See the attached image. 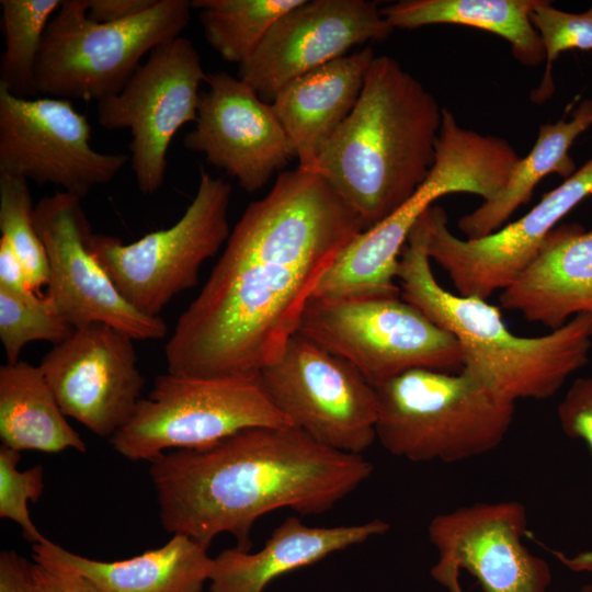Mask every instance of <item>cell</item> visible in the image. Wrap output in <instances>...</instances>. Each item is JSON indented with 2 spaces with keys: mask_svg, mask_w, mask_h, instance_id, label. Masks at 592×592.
<instances>
[{
  "mask_svg": "<svg viewBox=\"0 0 592 592\" xmlns=\"http://www.w3.org/2000/svg\"><path fill=\"white\" fill-rule=\"evenodd\" d=\"M34 207L25 178L0 173V231L21 259L32 289L48 283V261L34 223Z\"/></svg>",
  "mask_w": 592,
  "mask_h": 592,
  "instance_id": "30",
  "label": "cell"
},
{
  "mask_svg": "<svg viewBox=\"0 0 592 592\" xmlns=\"http://www.w3.org/2000/svg\"><path fill=\"white\" fill-rule=\"evenodd\" d=\"M592 125V100H583L571 118L562 117L554 124L539 126L531 151L514 166L503 189L479 207L458 220V228L467 239L493 234L508 224L523 204L530 202L536 185L548 174L567 179L576 172L569 150L573 141Z\"/></svg>",
  "mask_w": 592,
  "mask_h": 592,
  "instance_id": "24",
  "label": "cell"
},
{
  "mask_svg": "<svg viewBox=\"0 0 592 592\" xmlns=\"http://www.w3.org/2000/svg\"><path fill=\"white\" fill-rule=\"evenodd\" d=\"M206 75L193 43L179 36L156 47L118 93L98 102L102 127L130 132L132 169L143 194L162 186L168 148L183 125L196 122Z\"/></svg>",
  "mask_w": 592,
  "mask_h": 592,
  "instance_id": "12",
  "label": "cell"
},
{
  "mask_svg": "<svg viewBox=\"0 0 592 592\" xmlns=\"http://www.w3.org/2000/svg\"><path fill=\"white\" fill-rule=\"evenodd\" d=\"M376 439L411 462H460L496 449L514 419L515 402L466 371H408L375 387Z\"/></svg>",
  "mask_w": 592,
  "mask_h": 592,
  "instance_id": "5",
  "label": "cell"
},
{
  "mask_svg": "<svg viewBox=\"0 0 592 592\" xmlns=\"http://www.w3.org/2000/svg\"><path fill=\"white\" fill-rule=\"evenodd\" d=\"M259 374L276 409L316 442L362 455L377 440L375 387L350 362L299 333Z\"/></svg>",
  "mask_w": 592,
  "mask_h": 592,
  "instance_id": "11",
  "label": "cell"
},
{
  "mask_svg": "<svg viewBox=\"0 0 592 592\" xmlns=\"http://www.w3.org/2000/svg\"><path fill=\"white\" fill-rule=\"evenodd\" d=\"M87 14L99 23L121 22L137 16L156 5L158 0H87Z\"/></svg>",
  "mask_w": 592,
  "mask_h": 592,
  "instance_id": "36",
  "label": "cell"
},
{
  "mask_svg": "<svg viewBox=\"0 0 592 592\" xmlns=\"http://www.w3.org/2000/svg\"><path fill=\"white\" fill-rule=\"evenodd\" d=\"M230 196L227 181L201 170L195 196L170 228L130 243L92 232L88 248L134 308L159 317L177 295L197 284L203 263L227 242Z\"/></svg>",
  "mask_w": 592,
  "mask_h": 592,
  "instance_id": "10",
  "label": "cell"
},
{
  "mask_svg": "<svg viewBox=\"0 0 592 592\" xmlns=\"http://www.w3.org/2000/svg\"><path fill=\"white\" fill-rule=\"evenodd\" d=\"M60 0H1L4 50L0 60V87L32 99L37 93L36 66L49 18Z\"/></svg>",
  "mask_w": 592,
  "mask_h": 592,
  "instance_id": "28",
  "label": "cell"
},
{
  "mask_svg": "<svg viewBox=\"0 0 592 592\" xmlns=\"http://www.w3.org/2000/svg\"><path fill=\"white\" fill-rule=\"evenodd\" d=\"M392 31L376 2L305 0L275 22L237 77L271 103L294 79Z\"/></svg>",
  "mask_w": 592,
  "mask_h": 592,
  "instance_id": "18",
  "label": "cell"
},
{
  "mask_svg": "<svg viewBox=\"0 0 592 592\" xmlns=\"http://www.w3.org/2000/svg\"><path fill=\"white\" fill-rule=\"evenodd\" d=\"M205 82L208 90L201 92L195 126L183 145L254 193L296 158L293 144L271 103L241 79L218 71Z\"/></svg>",
  "mask_w": 592,
  "mask_h": 592,
  "instance_id": "19",
  "label": "cell"
},
{
  "mask_svg": "<svg viewBox=\"0 0 592 592\" xmlns=\"http://www.w3.org/2000/svg\"><path fill=\"white\" fill-rule=\"evenodd\" d=\"M526 508L517 501L474 503L435 515L428 537L437 551L432 578L449 590L459 570L476 578L483 592H547L548 563L524 545Z\"/></svg>",
  "mask_w": 592,
  "mask_h": 592,
  "instance_id": "15",
  "label": "cell"
},
{
  "mask_svg": "<svg viewBox=\"0 0 592 592\" xmlns=\"http://www.w3.org/2000/svg\"><path fill=\"white\" fill-rule=\"evenodd\" d=\"M591 194L592 158L525 215L478 239L454 235L445 210L432 206L428 254L448 274L459 295L488 299L514 282L556 225Z\"/></svg>",
  "mask_w": 592,
  "mask_h": 592,
  "instance_id": "16",
  "label": "cell"
},
{
  "mask_svg": "<svg viewBox=\"0 0 592 592\" xmlns=\"http://www.w3.org/2000/svg\"><path fill=\"white\" fill-rule=\"evenodd\" d=\"M258 373L226 376L158 375L129 421L110 442L130 460L151 462L169 449L217 443L255 426H288Z\"/></svg>",
  "mask_w": 592,
  "mask_h": 592,
  "instance_id": "7",
  "label": "cell"
},
{
  "mask_svg": "<svg viewBox=\"0 0 592 592\" xmlns=\"http://www.w3.org/2000/svg\"><path fill=\"white\" fill-rule=\"evenodd\" d=\"M0 287L11 291L32 289L21 259L3 237L0 238Z\"/></svg>",
  "mask_w": 592,
  "mask_h": 592,
  "instance_id": "37",
  "label": "cell"
},
{
  "mask_svg": "<svg viewBox=\"0 0 592 592\" xmlns=\"http://www.w3.org/2000/svg\"><path fill=\"white\" fill-rule=\"evenodd\" d=\"M540 0H402L382 9L395 29L432 24H459L504 38L516 60L536 67L545 60L540 37L531 13Z\"/></svg>",
  "mask_w": 592,
  "mask_h": 592,
  "instance_id": "26",
  "label": "cell"
},
{
  "mask_svg": "<svg viewBox=\"0 0 592 592\" xmlns=\"http://www.w3.org/2000/svg\"><path fill=\"white\" fill-rule=\"evenodd\" d=\"M134 339L105 323L75 329L38 365L62 412L101 437L132 418L145 386Z\"/></svg>",
  "mask_w": 592,
  "mask_h": 592,
  "instance_id": "17",
  "label": "cell"
},
{
  "mask_svg": "<svg viewBox=\"0 0 592 592\" xmlns=\"http://www.w3.org/2000/svg\"><path fill=\"white\" fill-rule=\"evenodd\" d=\"M297 333L350 362L374 387L411 369L463 368L454 335L400 296L311 297Z\"/></svg>",
  "mask_w": 592,
  "mask_h": 592,
  "instance_id": "8",
  "label": "cell"
},
{
  "mask_svg": "<svg viewBox=\"0 0 592 592\" xmlns=\"http://www.w3.org/2000/svg\"><path fill=\"white\" fill-rule=\"evenodd\" d=\"M372 473L363 455L327 447L292 425L249 428L207 446L166 452L149 467L167 532L206 547L228 533L246 551L266 513H325Z\"/></svg>",
  "mask_w": 592,
  "mask_h": 592,
  "instance_id": "2",
  "label": "cell"
},
{
  "mask_svg": "<svg viewBox=\"0 0 592 592\" xmlns=\"http://www.w3.org/2000/svg\"><path fill=\"white\" fill-rule=\"evenodd\" d=\"M442 110L396 59L375 56L354 109L323 144L311 171L369 229L425 181L435 160Z\"/></svg>",
  "mask_w": 592,
  "mask_h": 592,
  "instance_id": "3",
  "label": "cell"
},
{
  "mask_svg": "<svg viewBox=\"0 0 592 592\" xmlns=\"http://www.w3.org/2000/svg\"><path fill=\"white\" fill-rule=\"evenodd\" d=\"M365 230L317 172L278 174L248 205L197 297L166 343L168 372L189 376L258 373L282 355L319 282Z\"/></svg>",
  "mask_w": 592,
  "mask_h": 592,
  "instance_id": "1",
  "label": "cell"
},
{
  "mask_svg": "<svg viewBox=\"0 0 592 592\" xmlns=\"http://www.w3.org/2000/svg\"><path fill=\"white\" fill-rule=\"evenodd\" d=\"M35 592H104L87 578L61 568L34 562Z\"/></svg>",
  "mask_w": 592,
  "mask_h": 592,
  "instance_id": "34",
  "label": "cell"
},
{
  "mask_svg": "<svg viewBox=\"0 0 592 592\" xmlns=\"http://www.w3.org/2000/svg\"><path fill=\"white\" fill-rule=\"evenodd\" d=\"M305 0H193L207 43L224 60L246 61L275 22Z\"/></svg>",
  "mask_w": 592,
  "mask_h": 592,
  "instance_id": "27",
  "label": "cell"
},
{
  "mask_svg": "<svg viewBox=\"0 0 592 592\" xmlns=\"http://www.w3.org/2000/svg\"><path fill=\"white\" fill-rule=\"evenodd\" d=\"M90 139L91 126L70 100L24 99L0 87V173L50 183L82 200L130 160L96 151Z\"/></svg>",
  "mask_w": 592,
  "mask_h": 592,
  "instance_id": "13",
  "label": "cell"
},
{
  "mask_svg": "<svg viewBox=\"0 0 592 592\" xmlns=\"http://www.w3.org/2000/svg\"><path fill=\"white\" fill-rule=\"evenodd\" d=\"M0 592H35L33 563L12 549L0 553Z\"/></svg>",
  "mask_w": 592,
  "mask_h": 592,
  "instance_id": "35",
  "label": "cell"
},
{
  "mask_svg": "<svg viewBox=\"0 0 592 592\" xmlns=\"http://www.w3.org/2000/svg\"><path fill=\"white\" fill-rule=\"evenodd\" d=\"M87 9V0H62L49 21L36 66L38 94L100 102L118 93L147 53L180 36L193 8L187 0H158L114 23L90 20Z\"/></svg>",
  "mask_w": 592,
  "mask_h": 592,
  "instance_id": "6",
  "label": "cell"
},
{
  "mask_svg": "<svg viewBox=\"0 0 592 592\" xmlns=\"http://www.w3.org/2000/svg\"><path fill=\"white\" fill-rule=\"evenodd\" d=\"M430 208L413 226L400 254L396 276L400 297L454 335L462 369L490 392L513 402L555 396L589 362L592 315H577L543 335L521 337L487 299L448 292L430 264Z\"/></svg>",
  "mask_w": 592,
  "mask_h": 592,
  "instance_id": "4",
  "label": "cell"
},
{
  "mask_svg": "<svg viewBox=\"0 0 592 592\" xmlns=\"http://www.w3.org/2000/svg\"><path fill=\"white\" fill-rule=\"evenodd\" d=\"M499 181L498 162L485 143L462 129H444L422 185L392 215L352 239L312 297L400 296L396 283L399 258L419 218L437 198L451 193L487 200L497 191Z\"/></svg>",
  "mask_w": 592,
  "mask_h": 592,
  "instance_id": "9",
  "label": "cell"
},
{
  "mask_svg": "<svg viewBox=\"0 0 592 592\" xmlns=\"http://www.w3.org/2000/svg\"><path fill=\"white\" fill-rule=\"evenodd\" d=\"M39 366L25 361L0 366V440L14 451H87L68 422Z\"/></svg>",
  "mask_w": 592,
  "mask_h": 592,
  "instance_id": "25",
  "label": "cell"
},
{
  "mask_svg": "<svg viewBox=\"0 0 592 592\" xmlns=\"http://www.w3.org/2000/svg\"><path fill=\"white\" fill-rule=\"evenodd\" d=\"M75 329L60 316L47 295L34 289L0 287V340L7 363H16L30 342L53 345L70 338Z\"/></svg>",
  "mask_w": 592,
  "mask_h": 592,
  "instance_id": "29",
  "label": "cell"
},
{
  "mask_svg": "<svg viewBox=\"0 0 592 592\" xmlns=\"http://www.w3.org/2000/svg\"><path fill=\"white\" fill-rule=\"evenodd\" d=\"M21 454L8 446H0V517L15 522L22 535L32 545L45 542L33 523L29 502H37L44 490V467L35 465L19 470Z\"/></svg>",
  "mask_w": 592,
  "mask_h": 592,
  "instance_id": "32",
  "label": "cell"
},
{
  "mask_svg": "<svg viewBox=\"0 0 592 592\" xmlns=\"http://www.w3.org/2000/svg\"><path fill=\"white\" fill-rule=\"evenodd\" d=\"M545 53L546 67L540 84L532 92L535 103L547 101L555 91L553 65L558 56L571 49H592V3L581 13L556 9L550 1L540 0L531 13Z\"/></svg>",
  "mask_w": 592,
  "mask_h": 592,
  "instance_id": "31",
  "label": "cell"
},
{
  "mask_svg": "<svg viewBox=\"0 0 592 592\" xmlns=\"http://www.w3.org/2000/svg\"><path fill=\"white\" fill-rule=\"evenodd\" d=\"M390 524L375 519L362 524L309 526L297 516L285 519L252 553L224 549L213 558L210 592H264L276 578L314 565L331 554L385 534Z\"/></svg>",
  "mask_w": 592,
  "mask_h": 592,
  "instance_id": "21",
  "label": "cell"
},
{
  "mask_svg": "<svg viewBox=\"0 0 592 592\" xmlns=\"http://www.w3.org/2000/svg\"><path fill=\"white\" fill-rule=\"evenodd\" d=\"M35 562L80 574L104 592H203L213 558L208 547L182 534L138 556L101 561L71 553L46 539L32 545Z\"/></svg>",
  "mask_w": 592,
  "mask_h": 592,
  "instance_id": "23",
  "label": "cell"
},
{
  "mask_svg": "<svg viewBox=\"0 0 592 592\" xmlns=\"http://www.w3.org/2000/svg\"><path fill=\"white\" fill-rule=\"evenodd\" d=\"M579 592H592V583L582 585Z\"/></svg>",
  "mask_w": 592,
  "mask_h": 592,
  "instance_id": "38",
  "label": "cell"
},
{
  "mask_svg": "<svg viewBox=\"0 0 592 592\" xmlns=\"http://www.w3.org/2000/svg\"><path fill=\"white\" fill-rule=\"evenodd\" d=\"M375 55L368 46L311 70L283 87L271 106L298 158L312 170L323 144L354 109Z\"/></svg>",
  "mask_w": 592,
  "mask_h": 592,
  "instance_id": "22",
  "label": "cell"
},
{
  "mask_svg": "<svg viewBox=\"0 0 592 592\" xmlns=\"http://www.w3.org/2000/svg\"><path fill=\"white\" fill-rule=\"evenodd\" d=\"M81 198L58 191L34 207V223L48 261L47 296L73 328L105 323L134 340H159L168 328L134 308L88 248L91 225Z\"/></svg>",
  "mask_w": 592,
  "mask_h": 592,
  "instance_id": "14",
  "label": "cell"
},
{
  "mask_svg": "<svg viewBox=\"0 0 592 592\" xmlns=\"http://www.w3.org/2000/svg\"><path fill=\"white\" fill-rule=\"evenodd\" d=\"M502 308L555 330L592 315V230L556 227L534 260L501 292Z\"/></svg>",
  "mask_w": 592,
  "mask_h": 592,
  "instance_id": "20",
  "label": "cell"
},
{
  "mask_svg": "<svg viewBox=\"0 0 592 592\" xmlns=\"http://www.w3.org/2000/svg\"><path fill=\"white\" fill-rule=\"evenodd\" d=\"M562 432L570 439L583 441L592 452V376L574 379L557 407ZM550 553L574 572H592V549L571 557L563 551Z\"/></svg>",
  "mask_w": 592,
  "mask_h": 592,
  "instance_id": "33",
  "label": "cell"
}]
</instances>
